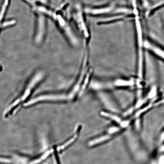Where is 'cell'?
Instances as JSON below:
<instances>
[{
    "label": "cell",
    "mask_w": 164,
    "mask_h": 164,
    "mask_svg": "<svg viewBox=\"0 0 164 164\" xmlns=\"http://www.w3.org/2000/svg\"><path fill=\"white\" fill-rule=\"evenodd\" d=\"M101 114L102 116H104L106 117H108V118L112 119L114 120H115V121L117 122L118 123H122L121 120L119 118V117L117 116L112 115L111 114L107 113L104 112H102Z\"/></svg>",
    "instance_id": "8992f818"
},
{
    "label": "cell",
    "mask_w": 164,
    "mask_h": 164,
    "mask_svg": "<svg viewBox=\"0 0 164 164\" xmlns=\"http://www.w3.org/2000/svg\"><path fill=\"white\" fill-rule=\"evenodd\" d=\"M163 104H164V99H162V100L156 102L155 103V106H158Z\"/></svg>",
    "instance_id": "30bf717a"
},
{
    "label": "cell",
    "mask_w": 164,
    "mask_h": 164,
    "mask_svg": "<svg viewBox=\"0 0 164 164\" xmlns=\"http://www.w3.org/2000/svg\"><path fill=\"white\" fill-rule=\"evenodd\" d=\"M118 6L112 2L101 6H86L84 8V10L86 15L104 18L117 14Z\"/></svg>",
    "instance_id": "7a4b0ae2"
},
{
    "label": "cell",
    "mask_w": 164,
    "mask_h": 164,
    "mask_svg": "<svg viewBox=\"0 0 164 164\" xmlns=\"http://www.w3.org/2000/svg\"><path fill=\"white\" fill-rule=\"evenodd\" d=\"M156 88L153 87V89H152V90L150 91L148 96V98L149 99H152V98H153L156 95Z\"/></svg>",
    "instance_id": "52a82bcc"
},
{
    "label": "cell",
    "mask_w": 164,
    "mask_h": 164,
    "mask_svg": "<svg viewBox=\"0 0 164 164\" xmlns=\"http://www.w3.org/2000/svg\"><path fill=\"white\" fill-rule=\"evenodd\" d=\"M160 151L161 152H164V144L163 145H162L161 147H160Z\"/></svg>",
    "instance_id": "4fadbf2b"
},
{
    "label": "cell",
    "mask_w": 164,
    "mask_h": 164,
    "mask_svg": "<svg viewBox=\"0 0 164 164\" xmlns=\"http://www.w3.org/2000/svg\"><path fill=\"white\" fill-rule=\"evenodd\" d=\"M163 30H164V27H163Z\"/></svg>",
    "instance_id": "5bb4252c"
},
{
    "label": "cell",
    "mask_w": 164,
    "mask_h": 164,
    "mask_svg": "<svg viewBox=\"0 0 164 164\" xmlns=\"http://www.w3.org/2000/svg\"><path fill=\"white\" fill-rule=\"evenodd\" d=\"M111 137V136L110 135L104 136L99 137V138L96 139L94 140L91 141L89 142V145L92 146L97 145V144L100 143V142H104L106 140H108Z\"/></svg>",
    "instance_id": "5b68a950"
},
{
    "label": "cell",
    "mask_w": 164,
    "mask_h": 164,
    "mask_svg": "<svg viewBox=\"0 0 164 164\" xmlns=\"http://www.w3.org/2000/svg\"><path fill=\"white\" fill-rule=\"evenodd\" d=\"M35 1H37L43 4H45L47 3L48 0H34Z\"/></svg>",
    "instance_id": "7c38bea8"
},
{
    "label": "cell",
    "mask_w": 164,
    "mask_h": 164,
    "mask_svg": "<svg viewBox=\"0 0 164 164\" xmlns=\"http://www.w3.org/2000/svg\"><path fill=\"white\" fill-rule=\"evenodd\" d=\"M49 16L52 18L57 23L61 30L71 44L74 46L78 45L79 40L75 33L71 27L70 23L63 16L59 14H56L52 11L49 13Z\"/></svg>",
    "instance_id": "6da1fadb"
},
{
    "label": "cell",
    "mask_w": 164,
    "mask_h": 164,
    "mask_svg": "<svg viewBox=\"0 0 164 164\" xmlns=\"http://www.w3.org/2000/svg\"><path fill=\"white\" fill-rule=\"evenodd\" d=\"M43 77V74L42 73L40 72L36 74L34 77L32 78L30 82L26 87L25 92L23 94L22 96L20 97L19 99L15 101L11 105L9 106V107L6 109L5 112V115H7L8 114L11 113V112L14 109L15 107L19 105L20 104L26 100L27 98L30 95L31 92L35 87L36 84L39 83L42 79Z\"/></svg>",
    "instance_id": "3957f363"
},
{
    "label": "cell",
    "mask_w": 164,
    "mask_h": 164,
    "mask_svg": "<svg viewBox=\"0 0 164 164\" xmlns=\"http://www.w3.org/2000/svg\"><path fill=\"white\" fill-rule=\"evenodd\" d=\"M158 164H164V156L162 155L159 159Z\"/></svg>",
    "instance_id": "9c48e42d"
},
{
    "label": "cell",
    "mask_w": 164,
    "mask_h": 164,
    "mask_svg": "<svg viewBox=\"0 0 164 164\" xmlns=\"http://www.w3.org/2000/svg\"><path fill=\"white\" fill-rule=\"evenodd\" d=\"M119 130V129L118 128H111L109 130V132L110 133H113L114 132H118Z\"/></svg>",
    "instance_id": "ba28073f"
},
{
    "label": "cell",
    "mask_w": 164,
    "mask_h": 164,
    "mask_svg": "<svg viewBox=\"0 0 164 164\" xmlns=\"http://www.w3.org/2000/svg\"><path fill=\"white\" fill-rule=\"evenodd\" d=\"M144 48L164 61V49L149 39H145Z\"/></svg>",
    "instance_id": "277c9868"
},
{
    "label": "cell",
    "mask_w": 164,
    "mask_h": 164,
    "mask_svg": "<svg viewBox=\"0 0 164 164\" xmlns=\"http://www.w3.org/2000/svg\"><path fill=\"white\" fill-rule=\"evenodd\" d=\"M164 141V131L162 132L160 137V142H163Z\"/></svg>",
    "instance_id": "8fae6325"
}]
</instances>
